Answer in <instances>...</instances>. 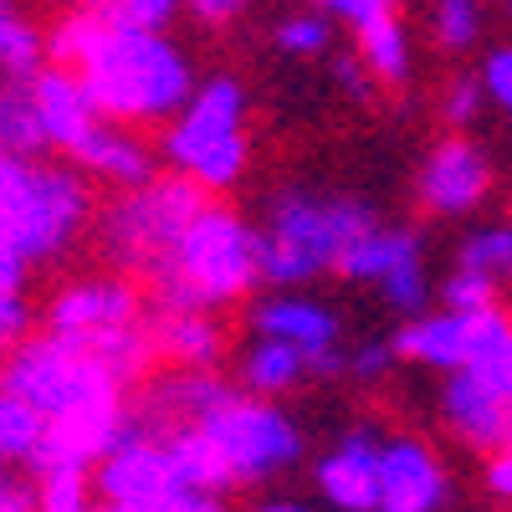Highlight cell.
<instances>
[{
	"mask_svg": "<svg viewBox=\"0 0 512 512\" xmlns=\"http://www.w3.org/2000/svg\"><path fill=\"white\" fill-rule=\"evenodd\" d=\"M262 282V231H251L236 210L205 205L149 272V308H210L221 313Z\"/></svg>",
	"mask_w": 512,
	"mask_h": 512,
	"instance_id": "6da1fadb",
	"label": "cell"
},
{
	"mask_svg": "<svg viewBox=\"0 0 512 512\" xmlns=\"http://www.w3.org/2000/svg\"><path fill=\"white\" fill-rule=\"evenodd\" d=\"M318 6L359 26V21H369V16H379V11H395V0H318Z\"/></svg>",
	"mask_w": 512,
	"mask_h": 512,
	"instance_id": "7bdbcfd3",
	"label": "cell"
},
{
	"mask_svg": "<svg viewBox=\"0 0 512 512\" xmlns=\"http://www.w3.org/2000/svg\"><path fill=\"white\" fill-rule=\"evenodd\" d=\"M487 26L482 0H431V36L441 52H472Z\"/></svg>",
	"mask_w": 512,
	"mask_h": 512,
	"instance_id": "f1b7e54d",
	"label": "cell"
},
{
	"mask_svg": "<svg viewBox=\"0 0 512 512\" xmlns=\"http://www.w3.org/2000/svg\"><path fill=\"white\" fill-rule=\"evenodd\" d=\"M108 31H113V26L103 21V11H77V6H72V16H62V21L47 31V62L82 72V67L98 57V47L108 41Z\"/></svg>",
	"mask_w": 512,
	"mask_h": 512,
	"instance_id": "4316f807",
	"label": "cell"
},
{
	"mask_svg": "<svg viewBox=\"0 0 512 512\" xmlns=\"http://www.w3.org/2000/svg\"><path fill=\"white\" fill-rule=\"evenodd\" d=\"M31 93H36L41 128H47L52 149L77 154L82 144H88V139L98 134L103 113H98V103H93V93H88V82H82L72 67L47 62V67H41V72L31 77Z\"/></svg>",
	"mask_w": 512,
	"mask_h": 512,
	"instance_id": "e0dca14e",
	"label": "cell"
},
{
	"mask_svg": "<svg viewBox=\"0 0 512 512\" xmlns=\"http://www.w3.org/2000/svg\"><path fill=\"white\" fill-rule=\"evenodd\" d=\"M185 0H103V21L118 31H169Z\"/></svg>",
	"mask_w": 512,
	"mask_h": 512,
	"instance_id": "4dcf8cb0",
	"label": "cell"
},
{
	"mask_svg": "<svg viewBox=\"0 0 512 512\" xmlns=\"http://www.w3.org/2000/svg\"><path fill=\"white\" fill-rule=\"evenodd\" d=\"M144 318H149L144 292L128 277H82V282H67L47 303V333H62L82 349L98 344L103 333L144 323Z\"/></svg>",
	"mask_w": 512,
	"mask_h": 512,
	"instance_id": "8fae6325",
	"label": "cell"
},
{
	"mask_svg": "<svg viewBox=\"0 0 512 512\" xmlns=\"http://www.w3.org/2000/svg\"><path fill=\"white\" fill-rule=\"evenodd\" d=\"M93 487L103 502H123V507H180L195 487H185L175 477V466H169L164 456V441H159V425L144 420L128 410V425H123V436L118 446L98 461V472H93Z\"/></svg>",
	"mask_w": 512,
	"mask_h": 512,
	"instance_id": "9c48e42d",
	"label": "cell"
},
{
	"mask_svg": "<svg viewBox=\"0 0 512 512\" xmlns=\"http://www.w3.org/2000/svg\"><path fill=\"white\" fill-rule=\"evenodd\" d=\"M369 226L379 221L359 195L282 190L267 210V231H262V282L303 287L323 272H338V256Z\"/></svg>",
	"mask_w": 512,
	"mask_h": 512,
	"instance_id": "3957f363",
	"label": "cell"
},
{
	"mask_svg": "<svg viewBox=\"0 0 512 512\" xmlns=\"http://www.w3.org/2000/svg\"><path fill=\"white\" fill-rule=\"evenodd\" d=\"M149 338L154 359L180 369H216L226 359V328L210 308H149Z\"/></svg>",
	"mask_w": 512,
	"mask_h": 512,
	"instance_id": "ac0fdd59",
	"label": "cell"
},
{
	"mask_svg": "<svg viewBox=\"0 0 512 512\" xmlns=\"http://www.w3.org/2000/svg\"><path fill=\"white\" fill-rule=\"evenodd\" d=\"M47 67V36L11 0H0V82H31Z\"/></svg>",
	"mask_w": 512,
	"mask_h": 512,
	"instance_id": "d4e9b609",
	"label": "cell"
},
{
	"mask_svg": "<svg viewBox=\"0 0 512 512\" xmlns=\"http://www.w3.org/2000/svg\"><path fill=\"white\" fill-rule=\"evenodd\" d=\"M195 425H205V436L221 446L236 487H256L272 482L282 472H292L303 456V431L297 420L277 405L241 390V384H216V395L205 400V410L195 415Z\"/></svg>",
	"mask_w": 512,
	"mask_h": 512,
	"instance_id": "52a82bcc",
	"label": "cell"
},
{
	"mask_svg": "<svg viewBox=\"0 0 512 512\" xmlns=\"http://www.w3.org/2000/svg\"><path fill=\"white\" fill-rule=\"evenodd\" d=\"M441 420L461 446L492 456L512 436V395H502L497 384H487L472 369H456L441 384Z\"/></svg>",
	"mask_w": 512,
	"mask_h": 512,
	"instance_id": "9a60e30c",
	"label": "cell"
},
{
	"mask_svg": "<svg viewBox=\"0 0 512 512\" xmlns=\"http://www.w3.org/2000/svg\"><path fill=\"white\" fill-rule=\"evenodd\" d=\"M395 354L420 364V369H436V374H456L472 354V313H415L405 318V328L395 333Z\"/></svg>",
	"mask_w": 512,
	"mask_h": 512,
	"instance_id": "d6986e66",
	"label": "cell"
},
{
	"mask_svg": "<svg viewBox=\"0 0 512 512\" xmlns=\"http://www.w3.org/2000/svg\"><path fill=\"white\" fill-rule=\"evenodd\" d=\"M88 180L67 164H36L26 154L0 149V231H6L26 262L62 256L77 231L88 226Z\"/></svg>",
	"mask_w": 512,
	"mask_h": 512,
	"instance_id": "277c9868",
	"label": "cell"
},
{
	"mask_svg": "<svg viewBox=\"0 0 512 512\" xmlns=\"http://www.w3.org/2000/svg\"><path fill=\"white\" fill-rule=\"evenodd\" d=\"M185 6H190V16H195L200 26H231V21L251 6V0H185Z\"/></svg>",
	"mask_w": 512,
	"mask_h": 512,
	"instance_id": "f35d334b",
	"label": "cell"
},
{
	"mask_svg": "<svg viewBox=\"0 0 512 512\" xmlns=\"http://www.w3.org/2000/svg\"><path fill=\"white\" fill-rule=\"evenodd\" d=\"M379 436L374 431H349L318 456V497L333 512H374L379 507Z\"/></svg>",
	"mask_w": 512,
	"mask_h": 512,
	"instance_id": "2e32d148",
	"label": "cell"
},
{
	"mask_svg": "<svg viewBox=\"0 0 512 512\" xmlns=\"http://www.w3.org/2000/svg\"><path fill=\"white\" fill-rule=\"evenodd\" d=\"M441 297H446V308H456V313H477V308H492V303H497V282L456 267V272L446 277Z\"/></svg>",
	"mask_w": 512,
	"mask_h": 512,
	"instance_id": "836d02e7",
	"label": "cell"
},
{
	"mask_svg": "<svg viewBox=\"0 0 512 512\" xmlns=\"http://www.w3.org/2000/svg\"><path fill=\"white\" fill-rule=\"evenodd\" d=\"M128 425V405L123 400H103V405H82L67 415H52L47 431H41V446L26 466V477L41 472H98V461L118 446Z\"/></svg>",
	"mask_w": 512,
	"mask_h": 512,
	"instance_id": "7c38bea8",
	"label": "cell"
},
{
	"mask_svg": "<svg viewBox=\"0 0 512 512\" xmlns=\"http://www.w3.org/2000/svg\"><path fill=\"white\" fill-rule=\"evenodd\" d=\"M0 512H36V482L26 487L16 472H0Z\"/></svg>",
	"mask_w": 512,
	"mask_h": 512,
	"instance_id": "60d3db41",
	"label": "cell"
},
{
	"mask_svg": "<svg viewBox=\"0 0 512 512\" xmlns=\"http://www.w3.org/2000/svg\"><path fill=\"white\" fill-rule=\"evenodd\" d=\"M41 431H47V415L0 384V472H26L41 446Z\"/></svg>",
	"mask_w": 512,
	"mask_h": 512,
	"instance_id": "cb8c5ba5",
	"label": "cell"
},
{
	"mask_svg": "<svg viewBox=\"0 0 512 512\" xmlns=\"http://www.w3.org/2000/svg\"><path fill=\"white\" fill-rule=\"evenodd\" d=\"M72 159L88 169V175H98V180H108L118 190H134V185H144V180L159 175V169H154V149L139 134H128L123 123H113V118H103L98 134L82 144Z\"/></svg>",
	"mask_w": 512,
	"mask_h": 512,
	"instance_id": "44dd1931",
	"label": "cell"
},
{
	"mask_svg": "<svg viewBox=\"0 0 512 512\" xmlns=\"http://www.w3.org/2000/svg\"><path fill=\"white\" fill-rule=\"evenodd\" d=\"M251 512H318L308 502H297V497H267V502H256Z\"/></svg>",
	"mask_w": 512,
	"mask_h": 512,
	"instance_id": "ee69618b",
	"label": "cell"
},
{
	"mask_svg": "<svg viewBox=\"0 0 512 512\" xmlns=\"http://www.w3.org/2000/svg\"><path fill=\"white\" fill-rule=\"evenodd\" d=\"M446 502H451V477L431 446L415 436H390L379 446V507L374 512H441Z\"/></svg>",
	"mask_w": 512,
	"mask_h": 512,
	"instance_id": "5bb4252c",
	"label": "cell"
},
{
	"mask_svg": "<svg viewBox=\"0 0 512 512\" xmlns=\"http://www.w3.org/2000/svg\"><path fill=\"white\" fill-rule=\"evenodd\" d=\"M328 41H333V31H328L323 11H292L277 21V47L287 57H318V52H328Z\"/></svg>",
	"mask_w": 512,
	"mask_h": 512,
	"instance_id": "1f68e13d",
	"label": "cell"
},
{
	"mask_svg": "<svg viewBox=\"0 0 512 512\" xmlns=\"http://www.w3.org/2000/svg\"><path fill=\"white\" fill-rule=\"evenodd\" d=\"M415 190H420V205L431 210V216H472V210L492 195V159L466 134H451L425 154Z\"/></svg>",
	"mask_w": 512,
	"mask_h": 512,
	"instance_id": "4fadbf2b",
	"label": "cell"
},
{
	"mask_svg": "<svg viewBox=\"0 0 512 512\" xmlns=\"http://www.w3.org/2000/svg\"><path fill=\"white\" fill-rule=\"evenodd\" d=\"M395 359H400V354H395V338H374V344H359V349L349 354L344 374H354L359 384H379L384 374H390Z\"/></svg>",
	"mask_w": 512,
	"mask_h": 512,
	"instance_id": "8d00e7d4",
	"label": "cell"
},
{
	"mask_svg": "<svg viewBox=\"0 0 512 512\" xmlns=\"http://www.w3.org/2000/svg\"><path fill=\"white\" fill-rule=\"evenodd\" d=\"M164 159L205 190H231L246 175V93L236 77L195 82L190 103L164 128Z\"/></svg>",
	"mask_w": 512,
	"mask_h": 512,
	"instance_id": "5b68a950",
	"label": "cell"
},
{
	"mask_svg": "<svg viewBox=\"0 0 512 512\" xmlns=\"http://www.w3.org/2000/svg\"><path fill=\"white\" fill-rule=\"evenodd\" d=\"M31 338V303L21 287H0V354Z\"/></svg>",
	"mask_w": 512,
	"mask_h": 512,
	"instance_id": "d590c367",
	"label": "cell"
},
{
	"mask_svg": "<svg viewBox=\"0 0 512 512\" xmlns=\"http://www.w3.org/2000/svg\"><path fill=\"white\" fill-rule=\"evenodd\" d=\"M338 277L369 282L400 318H415L431 303V277H425V241L405 226H369L344 256Z\"/></svg>",
	"mask_w": 512,
	"mask_h": 512,
	"instance_id": "30bf717a",
	"label": "cell"
},
{
	"mask_svg": "<svg viewBox=\"0 0 512 512\" xmlns=\"http://www.w3.org/2000/svg\"><path fill=\"white\" fill-rule=\"evenodd\" d=\"M333 77H338V88H344L349 98H369L374 93V77H369V67L359 57H338L333 62Z\"/></svg>",
	"mask_w": 512,
	"mask_h": 512,
	"instance_id": "ab89813d",
	"label": "cell"
},
{
	"mask_svg": "<svg viewBox=\"0 0 512 512\" xmlns=\"http://www.w3.org/2000/svg\"><path fill=\"white\" fill-rule=\"evenodd\" d=\"M77 77L88 82L98 113L113 118V123L175 118L195 93L190 57L164 31H118L113 26L108 41L98 47V57Z\"/></svg>",
	"mask_w": 512,
	"mask_h": 512,
	"instance_id": "7a4b0ae2",
	"label": "cell"
},
{
	"mask_svg": "<svg viewBox=\"0 0 512 512\" xmlns=\"http://www.w3.org/2000/svg\"><path fill=\"white\" fill-rule=\"evenodd\" d=\"M251 328L262 338H287L297 344L303 354H318V349H333L338 344V318L313 303V297H297V292H277V297H262V303L251 308Z\"/></svg>",
	"mask_w": 512,
	"mask_h": 512,
	"instance_id": "ffe728a7",
	"label": "cell"
},
{
	"mask_svg": "<svg viewBox=\"0 0 512 512\" xmlns=\"http://www.w3.org/2000/svg\"><path fill=\"white\" fill-rule=\"evenodd\" d=\"M98 512H159V507H123V502H103Z\"/></svg>",
	"mask_w": 512,
	"mask_h": 512,
	"instance_id": "f6af8a7d",
	"label": "cell"
},
{
	"mask_svg": "<svg viewBox=\"0 0 512 512\" xmlns=\"http://www.w3.org/2000/svg\"><path fill=\"white\" fill-rule=\"evenodd\" d=\"M0 384L31 400L47 420L82 405L123 400V384L103 369V359L62 333H31L16 349H6L0 354Z\"/></svg>",
	"mask_w": 512,
	"mask_h": 512,
	"instance_id": "ba28073f",
	"label": "cell"
},
{
	"mask_svg": "<svg viewBox=\"0 0 512 512\" xmlns=\"http://www.w3.org/2000/svg\"><path fill=\"white\" fill-rule=\"evenodd\" d=\"M36 482V512H98L93 472H41Z\"/></svg>",
	"mask_w": 512,
	"mask_h": 512,
	"instance_id": "f546056e",
	"label": "cell"
},
{
	"mask_svg": "<svg viewBox=\"0 0 512 512\" xmlns=\"http://www.w3.org/2000/svg\"><path fill=\"white\" fill-rule=\"evenodd\" d=\"M77 11H103V0H72Z\"/></svg>",
	"mask_w": 512,
	"mask_h": 512,
	"instance_id": "bcb514c9",
	"label": "cell"
},
{
	"mask_svg": "<svg viewBox=\"0 0 512 512\" xmlns=\"http://www.w3.org/2000/svg\"><path fill=\"white\" fill-rule=\"evenodd\" d=\"M456 267L477 272V277H487V282H497V287L512 282V221L472 231V236L456 246Z\"/></svg>",
	"mask_w": 512,
	"mask_h": 512,
	"instance_id": "83f0119b",
	"label": "cell"
},
{
	"mask_svg": "<svg viewBox=\"0 0 512 512\" xmlns=\"http://www.w3.org/2000/svg\"><path fill=\"white\" fill-rule=\"evenodd\" d=\"M308 379V354L287 344V338H262L256 333V344L236 359V384L262 400H277V395H292L297 384Z\"/></svg>",
	"mask_w": 512,
	"mask_h": 512,
	"instance_id": "7402d4cb",
	"label": "cell"
},
{
	"mask_svg": "<svg viewBox=\"0 0 512 512\" xmlns=\"http://www.w3.org/2000/svg\"><path fill=\"white\" fill-rule=\"evenodd\" d=\"M26 272H31V262L21 256V246L0 231V287H26Z\"/></svg>",
	"mask_w": 512,
	"mask_h": 512,
	"instance_id": "b9f144b4",
	"label": "cell"
},
{
	"mask_svg": "<svg viewBox=\"0 0 512 512\" xmlns=\"http://www.w3.org/2000/svg\"><path fill=\"white\" fill-rule=\"evenodd\" d=\"M0 149L36 159L41 149H52L47 128H41V108L31 82H0Z\"/></svg>",
	"mask_w": 512,
	"mask_h": 512,
	"instance_id": "484cf974",
	"label": "cell"
},
{
	"mask_svg": "<svg viewBox=\"0 0 512 512\" xmlns=\"http://www.w3.org/2000/svg\"><path fill=\"white\" fill-rule=\"evenodd\" d=\"M210 205V190L190 175H154L134 190H123L98 221V246L123 272H154L185 226Z\"/></svg>",
	"mask_w": 512,
	"mask_h": 512,
	"instance_id": "8992f818",
	"label": "cell"
},
{
	"mask_svg": "<svg viewBox=\"0 0 512 512\" xmlns=\"http://www.w3.org/2000/svg\"><path fill=\"white\" fill-rule=\"evenodd\" d=\"M482 108H487V88H482V77H456L451 88H446V98H441V113H446V123L456 128H472L477 118H482Z\"/></svg>",
	"mask_w": 512,
	"mask_h": 512,
	"instance_id": "d6a6232c",
	"label": "cell"
},
{
	"mask_svg": "<svg viewBox=\"0 0 512 512\" xmlns=\"http://www.w3.org/2000/svg\"><path fill=\"white\" fill-rule=\"evenodd\" d=\"M477 77H482V88H487V103L512 118V47H492L482 57V72Z\"/></svg>",
	"mask_w": 512,
	"mask_h": 512,
	"instance_id": "e575fe53",
	"label": "cell"
},
{
	"mask_svg": "<svg viewBox=\"0 0 512 512\" xmlns=\"http://www.w3.org/2000/svg\"><path fill=\"white\" fill-rule=\"evenodd\" d=\"M359 31V62L369 67L374 82H384V88H405L410 77V36H405V21L395 11H379L369 21L354 26Z\"/></svg>",
	"mask_w": 512,
	"mask_h": 512,
	"instance_id": "603a6c76",
	"label": "cell"
},
{
	"mask_svg": "<svg viewBox=\"0 0 512 512\" xmlns=\"http://www.w3.org/2000/svg\"><path fill=\"white\" fill-rule=\"evenodd\" d=\"M502 16H507V21H512V0H502Z\"/></svg>",
	"mask_w": 512,
	"mask_h": 512,
	"instance_id": "7dc6e473",
	"label": "cell"
},
{
	"mask_svg": "<svg viewBox=\"0 0 512 512\" xmlns=\"http://www.w3.org/2000/svg\"><path fill=\"white\" fill-rule=\"evenodd\" d=\"M487 492L502 497V502H512V436L487 456Z\"/></svg>",
	"mask_w": 512,
	"mask_h": 512,
	"instance_id": "74e56055",
	"label": "cell"
}]
</instances>
